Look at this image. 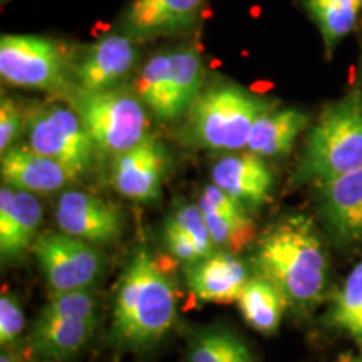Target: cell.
Wrapping results in <instances>:
<instances>
[{"label": "cell", "instance_id": "obj_1", "mask_svg": "<svg viewBox=\"0 0 362 362\" xmlns=\"http://www.w3.org/2000/svg\"><path fill=\"white\" fill-rule=\"evenodd\" d=\"M253 265L298 312L314 309L327 292L329 253L307 215L288 214L272 223L257 240Z\"/></svg>", "mask_w": 362, "mask_h": 362}, {"label": "cell", "instance_id": "obj_2", "mask_svg": "<svg viewBox=\"0 0 362 362\" xmlns=\"http://www.w3.org/2000/svg\"><path fill=\"white\" fill-rule=\"evenodd\" d=\"M175 285L160 260L138 247L124 265L112 307L111 344L124 352L155 347L170 332L178 312Z\"/></svg>", "mask_w": 362, "mask_h": 362}, {"label": "cell", "instance_id": "obj_3", "mask_svg": "<svg viewBox=\"0 0 362 362\" xmlns=\"http://www.w3.org/2000/svg\"><path fill=\"white\" fill-rule=\"evenodd\" d=\"M277 106L235 83H216L202 89L187 112L183 139L192 146L214 151H242L257 119Z\"/></svg>", "mask_w": 362, "mask_h": 362}, {"label": "cell", "instance_id": "obj_4", "mask_svg": "<svg viewBox=\"0 0 362 362\" xmlns=\"http://www.w3.org/2000/svg\"><path fill=\"white\" fill-rule=\"evenodd\" d=\"M362 170V90L330 103L307 133L298 183L319 185Z\"/></svg>", "mask_w": 362, "mask_h": 362}, {"label": "cell", "instance_id": "obj_5", "mask_svg": "<svg viewBox=\"0 0 362 362\" xmlns=\"http://www.w3.org/2000/svg\"><path fill=\"white\" fill-rule=\"evenodd\" d=\"M202 56L193 45L168 49L149 57L136 76L133 89L161 121L185 116L203 89Z\"/></svg>", "mask_w": 362, "mask_h": 362}, {"label": "cell", "instance_id": "obj_6", "mask_svg": "<svg viewBox=\"0 0 362 362\" xmlns=\"http://www.w3.org/2000/svg\"><path fill=\"white\" fill-rule=\"evenodd\" d=\"M98 327V300L93 288L52 293L27 336L34 357L52 362L74 359Z\"/></svg>", "mask_w": 362, "mask_h": 362}, {"label": "cell", "instance_id": "obj_7", "mask_svg": "<svg viewBox=\"0 0 362 362\" xmlns=\"http://www.w3.org/2000/svg\"><path fill=\"white\" fill-rule=\"evenodd\" d=\"M94 148L111 160L146 138L148 115L134 89L115 88L99 93H71Z\"/></svg>", "mask_w": 362, "mask_h": 362}, {"label": "cell", "instance_id": "obj_8", "mask_svg": "<svg viewBox=\"0 0 362 362\" xmlns=\"http://www.w3.org/2000/svg\"><path fill=\"white\" fill-rule=\"evenodd\" d=\"M0 76L17 88L52 94L74 90V64L56 40L27 34L0 37Z\"/></svg>", "mask_w": 362, "mask_h": 362}, {"label": "cell", "instance_id": "obj_9", "mask_svg": "<svg viewBox=\"0 0 362 362\" xmlns=\"http://www.w3.org/2000/svg\"><path fill=\"white\" fill-rule=\"evenodd\" d=\"M27 144L66 166L76 178L93 168L98 151L74 107L40 104L27 112Z\"/></svg>", "mask_w": 362, "mask_h": 362}, {"label": "cell", "instance_id": "obj_10", "mask_svg": "<svg viewBox=\"0 0 362 362\" xmlns=\"http://www.w3.org/2000/svg\"><path fill=\"white\" fill-rule=\"evenodd\" d=\"M33 253L52 293L89 291L104 274V257L98 247L67 233L40 235Z\"/></svg>", "mask_w": 362, "mask_h": 362}, {"label": "cell", "instance_id": "obj_11", "mask_svg": "<svg viewBox=\"0 0 362 362\" xmlns=\"http://www.w3.org/2000/svg\"><path fill=\"white\" fill-rule=\"evenodd\" d=\"M54 218L59 232L96 247L116 242L124 225L119 208L81 189H66L57 198Z\"/></svg>", "mask_w": 362, "mask_h": 362}, {"label": "cell", "instance_id": "obj_12", "mask_svg": "<svg viewBox=\"0 0 362 362\" xmlns=\"http://www.w3.org/2000/svg\"><path fill=\"white\" fill-rule=\"evenodd\" d=\"M315 187L317 208L329 238L341 248L362 247V170Z\"/></svg>", "mask_w": 362, "mask_h": 362}, {"label": "cell", "instance_id": "obj_13", "mask_svg": "<svg viewBox=\"0 0 362 362\" xmlns=\"http://www.w3.org/2000/svg\"><path fill=\"white\" fill-rule=\"evenodd\" d=\"M168 165L166 148L146 136L141 143L112 158L111 185L128 200L155 202L161 194Z\"/></svg>", "mask_w": 362, "mask_h": 362}, {"label": "cell", "instance_id": "obj_14", "mask_svg": "<svg viewBox=\"0 0 362 362\" xmlns=\"http://www.w3.org/2000/svg\"><path fill=\"white\" fill-rule=\"evenodd\" d=\"M138 62V49L128 35L111 34L86 49L74 64L72 93H99L119 88Z\"/></svg>", "mask_w": 362, "mask_h": 362}, {"label": "cell", "instance_id": "obj_15", "mask_svg": "<svg viewBox=\"0 0 362 362\" xmlns=\"http://www.w3.org/2000/svg\"><path fill=\"white\" fill-rule=\"evenodd\" d=\"M205 0H133L124 13V35L149 40L187 33L200 19Z\"/></svg>", "mask_w": 362, "mask_h": 362}, {"label": "cell", "instance_id": "obj_16", "mask_svg": "<svg viewBox=\"0 0 362 362\" xmlns=\"http://www.w3.org/2000/svg\"><path fill=\"white\" fill-rule=\"evenodd\" d=\"M211 183L235 198L247 211H255L270 200L274 173L265 158L252 151L228 153L211 168Z\"/></svg>", "mask_w": 362, "mask_h": 362}, {"label": "cell", "instance_id": "obj_17", "mask_svg": "<svg viewBox=\"0 0 362 362\" xmlns=\"http://www.w3.org/2000/svg\"><path fill=\"white\" fill-rule=\"evenodd\" d=\"M42 205L37 194L7 185L0 188V259L11 264L33 250L42 223Z\"/></svg>", "mask_w": 362, "mask_h": 362}, {"label": "cell", "instance_id": "obj_18", "mask_svg": "<svg viewBox=\"0 0 362 362\" xmlns=\"http://www.w3.org/2000/svg\"><path fill=\"white\" fill-rule=\"evenodd\" d=\"M2 185L34 194H54L62 192L78 178L61 163L40 155L25 144H16L0 158Z\"/></svg>", "mask_w": 362, "mask_h": 362}, {"label": "cell", "instance_id": "obj_19", "mask_svg": "<svg viewBox=\"0 0 362 362\" xmlns=\"http://www.w3.org/2000/svg\"><path fill=\"white\" fill-rule=\"evenodd\" d=\"M250 277L248 265L232 252L215 250L211 255L187 267L189 292L205 304L237 302Z\"/></svg>", "mask_w": 362, "mask_h": 362}, {"label": "cell", "instance_id": "obj_20", "mask_svg": "<svg viewBox=\"0 0 362 362\" xmlns=\"http://www.w3.org/2000/svg\"><path fill=\"white\" fill-rule=\"evenodd\" d=\"M310 128V116L297 107H272L257 119L247 151L262 158H279L292 151L297 138Z\"/></svg>", "mask_w": 362, "mask_h": 362}, {"label": "cell", "instance_id": "obj_21", "mask_svg": "<svg viewBox=\"0 0 362 362\" xmlns=\"http://www.w3.org/2000/svg\"><path fill=\"white\" fill-rule=\"evenodd\" d=\"M237 304L243 320L253 330L264 336H274L282 324L288 300L272 280L257 274L248 279Z\"/></svg>", "mask_w": 362, "mask_h": 362}, {"label": "cell", "instance_id": "obj_22", "mask_svg": "<svg viewBox=\"0 0 362 362\" xmlns=\"http://www.w3.org/2000/svg\"><path fill=\"white\" fill-rule=\"evenodd\" d=\"M322 37L325 57L330 59L359 19L362 0H300Z\"/></svg>", "mask_w": 362, "mask_h": 362}, {"label": "cell", "instance_id": "obj_23", "mask_svg": "<svg viewBox=\"0 0 362 362\" xmlns=\"http://www.w3.org/2000/svg\"><path fill=\"white\" fill-rule=\"evenodd\" d=\"M187 362H259L240 334L228 327H205L188 339Z\"/></svg>", "mask_w": 362, "mask_h": 362}, {"label": "cell", "instance_id": "obj_24", "mask_svg": "<svg viewBox=\"0 0 362 362\" xmlns=\"http://www.w3.org/2000/svg\"><path fill=\"white\" fill-rule=\"evenodd\" d=\"M327 325L362 346V262L344 280L327 310Z\"/></svg>", "mask_w": 362, "mask_h": 362}, {"label": "cell", "instance_id": "obj_25", "mask_svg": "<svg viewBox=\"0 0 362 362\" xmlns=\"http://www.w3.org/2000/svg\"><path fill=\"white\" fill-rule=\"evenodd\" d=\"M216 250L240 253L257 237V226L248 215H228L202 205Z\"/></svg>", "mask_w": 362, "mask_h": 362}, {"label": "cell", "instance_id": "obj_26", "mask_svg": "<svg viewBox=\"0 0 362 362\" xmlns=\"http://www.w3.org/2000/svg\"><path fill=\"white\" fill-rule=\"evenodd\" d=\"M166 223L173 225L178 230H181V232L187 233L197 243L205 257L211 255L216 250L210 228L206 225L205 215H203L198 203H183V205H178L171 211Z\"/></svg>", "mask_w": 362, "mask_h": 362}, {"label": "cell", "instance_id": "obj_27", "mask_svg": "<svg viewBox=\"0 0 362 362\" xmlns=\"http://www.w3.org/2000/svg\"><path fill=\"white\" fill-rule=\"evenodd\" d=\"M25 314L19 297L12 292L0 296V344L2 347H16L25 330Z\"/></svg>", "mask_w": 362, "mask_h": 362}, {"label": "cell", "instance_id": "obj_28", "mask_svg": "<svg viewBox=\"0 0 362 362\" xmlns=\"http://www.w3.org/2000/svg\"><path fill=\"white\" fill-rule=\"evenodd\" d=\"M27 115L12 98L0 99V155L16 146L22 133H25Z\"/></svg>", "mask_w": 362, "mask_h": 362}, {"label": "cell", "instance_id": "obj_29", "mask_svg": "<svg viewBox=\"0 0 362 362\" xmlns=\"http://www.w3.org/2000/svg\"><path fill=\"white\" fill-rule=\"evenodd\" d=\"M163 238H165V245L168 248L170 255L185 267H189L200 262L202 259H205V255H203V252L198 248L197 243L187 233L181 232V230H178L173 225L165 223Z\"/></svg>", "mask_w": 362, "mask_h": 362}, {"label": "cell", "instance_id": "obj_30", "mask_svg": "<svg viewBox=\"0 0 362 362\" xmlns=\"http://www.w3.org/2000/svg\"><path fill=\"white\" fill-rule=\"evenodd\" d=\"M0 362H24V357L16 347H2Z\"/></svg>", "mask_w": 362, "mask_h": 362}, {"label": "cell", "instance_id": "obj_31", "mask_svg": "<svg viewBox=\"0 0 362 362\" xmlns=\"http://www.w3.org/2000/svg\"><path fill=\"white\" fill-rule=\"evenodd\" d=\"M336 362H362V351L361 352H344L336 359Z\"/></svg>", "mask_w": 362, "mask_h": 362}, {"label": "cell", "instance_id": "obj_32", "mask_svg": "<svg viewBox=\"0 0 362 362\" xmlns=\"http://www.w3.org/2000/svg\"><path fill=\"white\" fill-rule=\"evenodd\" d=\"M24 362H52V361H45V359H39V357H34V361H24Z\"/></svg>", "mask_w": 362, "mask_h": 362}]
</instances>
